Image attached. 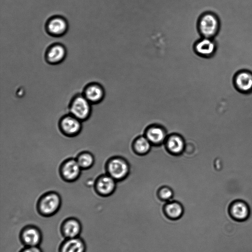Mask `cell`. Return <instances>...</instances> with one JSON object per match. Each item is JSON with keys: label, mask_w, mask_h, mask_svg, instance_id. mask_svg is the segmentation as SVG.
<instances>
[{"label": "cell", "mask_w": 252, "mask_h": 252, "mask_svg": "<svg viewBox=\"0 0 252 252\" xmlns=\"http://www.w3.org/2000/svg\"><path fill=\"white\" fill-rule=\"evenodd\" d=\"M86 246L80 237L65 239L60 244L59 252H85Z\"/></svg>", "instance_id": "2e32d148"}, {"label": "cell", "mask_w": 252, "mask_h": 252, "mask_svg": "<svg viewBox=\"0 0 252 252\" xmlns=\"http://www.w3.org/2000/svg\"><path fill=\"white\" fill-rule=\"evenodd\" d=\"M45 27L48 34L53 36L59 37L66 32L68 30V23L63 17L56 16L48 20Z\"/></svg>", "instance_id": "ba28073f"}, {"label": "cell", "mask_w": 252, "mask_h": 252, "mask_svg": "<svg viewBox=\"0 0 252 252\" xmlns=\"http://www.w3.org/2000/svg\"><path fill=\"white\" fill-rule=\"evenodd\" d=\"M163 211L165 216L171 220H177L184 212L182 204L179 201L171 200L165 203Z\"/></svg>", "instance_id": "d6986e66"}, {"label": "cell", "mask_w": 252, "mask_h": 252, "mask_svg": "<svg viewBox=\"0 0 252 252\" xmlns=\"http://www.w3.org/2000/svg\"><path fill=\"white\" fill-rule=\"evenodd\" d=\"M174 195L172 189L167 186L161 187L158 192V198L165 203L173 200Z\"/></svg>", "instance_id": "7402d4cb"}, {"label": "cell", "mask_w": 252, "mask_h": 252, "mask_svg": "<svg viewBox=\"0 0 252 252\" xmlns=\"http://www.w3.org/2000/svg\"><path fill=\"white\" fill-rule=\"evenodd\" d=\"M152 145L148 138L144 135L138 137L134 141L133 149L138 154L143 155L150 152Z\"/></svg>", "instance_id": "ffe728a7"}, {"label": "cell", "mask_w": 252, "mask_h": 252, "mask_svg": "<svg viewBox=\"0 0 252 252\" xmlns=\"http://www.w3.org/2000/svg\"><path fill=\"white\" fill-rule=\"evenodd\" d=\"M82 94L92 104H95L103 99L105 91L100 84L92 83L86 86Z\"/></svg>", "instance_id": "4fadbf2b"}, {"label": "cell", "mask_w": 252, "mask_h": 252, "mask_svg": "<svg viewBox=\"0 0 252 252\" xmlns=\"http://www.w3.org/2000/svg\"><path fill=\"white\" fill-rule=\"evenodd\" d=\"M82 121L69 114L62 118L60 123L62 131L66 135L74 136L80 131Z\"/></svg>", "instance_id": "7c38bea8"}, {"label": "cell", "mask_w": 252, "mask_h": 252, "mask_svg": "<svg viewBox=\"0 0 252 252\" xmlns=\"http://www.w3.org/2000/svg\"><path fill=\"white\" fill-rule=\"evenodd\" d=\"M66 55L65 47L60 43H55L51 45L46 50L45 59L49 64H56L63 62Z\"/></svg>", "instance_id": "9a60e30c"}, {"label": "cell", "mask_w": 252, "mask_h": 252, "mask_svg": "<svg viewBox=\"0 0 252 252\" xmlns=\"http://www.w3.org/2000/svg\"><path fill=\"white\" fill-rule=\"evenodd\" d=\"M62 205V200L60 194L51 191L42 195L37 200L35 206L41 216L49 217L56 214Z\"/></svg>", "instance_id": "7a4b0ae2"}, {"label": "cell", "mask_w": 252, "mask_h": 252, "mask_svg": "<svg viewBox=\"0 0 252 252\" xmlns=\"http://www.w3.org/2000/svg\"><path fill=\"white\" fill-rule=\"evenodd\" d=\"M229 211L231 216L238 221L247 220L250 214L249 206L242 200L233 201L229 206Z\"/></svg>", "instance_id": "5bb4252c"}, {"label": "cell", "mask_w": 252, "mask_h": 252, "mask_svg": "<svg viewBox=\"0 0 252 252\" xmlns=\"http://www.w3.org/2000/svg\"><path fill=\"white\" fill-rule=\"evenodd\" d=\"M197 28L202 37L214 38L220 32L221 22L217 14L207 11L202 14L198 18Z\"/></svg>", "instance_id": "6da1fadb"}, {"label": "cell", "mask_w": 252, "mask_h": 252, "mask_svg": "<svg viewBox=\"0 0 252 252\" xmlns=\"http://www.w3.org/2000/svg\"><path fill=\"white\" fill-rule=\"evenodd\" d=\"M167 150L171 154L178 155L182 154L185 148V142L180 135L172 134L167 136L164 143Z\"/></svg>", "instance_id": "ac0fdd59"}, {"label": "cell", "mask_w": 252, "mask_h": 252, "mask_svg": "<svg viewBox=\"0 0 252 252\" xmlns=\"http://www.w3.org/2000/svg\"><path fill=\"white\" fill-rule=\"evenodd\" d=\"M19 252H42L39 246L36 247H25Z\"/></svg>", "instance_id": "603a6c76"}, {"label": "cell", "mask_w": 252, "mask_h": 252, "mask_svg": "<svg viewBox=\"0 0 252 252\" xmlns=\"http://www.w3.org/2000/svg\"><path fill=\"white\" fill-rule=\"evenodd\" d=\"M60 230L65 239L75 238L79 237L82 231V225L78 219L69 217L63 221Z\"/></svg>", "instance_id": "9c48e42d"}, {"label": "cell", "mask_w": 252, "mask_h": 252, "mask_svg": "<svg viewBox=\"0 0 252 252\" xmlns=\"http://www.w3.org/2000/svg\"><path fill=\"white\" fill-rule=\"evenodd\" d=\"M21 242L25 247H36L41 243L42 234L40 229L34 225L24 226L20 232Z\"/></svg>", "instance_id": "5b68a950"}, {"label": "cell", "mask_w": 252, "mask_h": 252, "mask_svg": "<svg viewBox=\"0 0 252 252\" xmlns=\"http://www.w3.org/2000/svg\"><path fill=\"white\" fill-rule=\"evenodd\" d=\"M76 159L82 169L90 168L94 161V158L93 155L88 152L81 153L78 156Z\"/></svg>", "instance_id": "44dd1931"}, {"label": "cell", "mask_w": 252, "mask_h": 252, "mask_svg": "<svg viewBox=\"0 0 252 252\" xmlns=\"http://www.w3.org/2000/svg\"><path fill=\"white\" fill-rule=\"evenodd\" d=\"M107 174L116 181H121L126 178L129 172V166L127 161L120 157L110 159L107 164Z\"/></svg>", "instance_id": "277c9868"}, {"label": "cell", "mask_w": 252, "mask_h": 252, "mask_svg": "<svg viewBox=\"0 0 252 252\" xmlns=\"http://www.w3.org/2000/svg\"><path fill=\"white\" fill-rule=\"evenodd\" d=\"M116 182L114 179L108 174L102 175L96 181L95 189L96 192L100 196H108L115 191Z\"/></svg>", "instance_id": "8fae6325"}, {"label": "cell", "mask_w": 252, "mask_h": 252, "mask_svg": "<svg viewBox=\"0 0 252 252\" xmlns=\"http://www.w3.org/2000/svg\"><path fill=\"white\" fill-rule=\"evenodd\" d=\"M193 49L198 56L209 59L213 57L217 53V43L214 38L202 37L194 43Z\"/></svg>", "instance_id": "52a82bcc"}, {"label": "cell", "mask_w": 252, "mask_h": 252, "mask_svg": "<svg viewBox=\"0 0 252 252\" xmlns=\"http://www.w3.org/2000/svg\"><path fill=\"white\" fill-rule=\"evenodd\" d=\"M82 169L76 159L70 158L62 164L60 171L65 180L72 182L79 177Z\"/></svg>", "instance_id": "30bf717a"}, {"label": "cell", "mask_w": 252, "mask_h": 252, "mask_svg": "<svg viewBox=\"0 0 252 252\" xmlns=\"http://www.w3.org/2000/svg\"><path fill=\"white\" fill-rule=\"evenodd\" d=\"M92 111V103L83 95L79 93L72 98L70 106V114L81 121L90 116Z\"/></svg>", "instance_id": "3957f363"}, {"label": "cell", "mask_w": 252, "mask_h": 252, "mask_svg": "<svg viewBox=\"0 0 252 252\" xmlns=\"http://www.w3.org/2000/svg\"><path fill=\"white\" fill-rule=\"evenodd\" d=\"M233 86L240 93L247 94L252 92V71L247 69H240L234 75Z\"/></svg>", "instance_id": "8992f818"}, {"label": "cell", "mask_w": 252, "mask_h": 252, "mask_svg": "<svg viewBox=\"0 0 252 252\" xmlns=\"http://www.w3.org/2000/svg\"><path fill=\"white\" fill-rule=\"evenodd\" d=\"M145 136L154 145H160L164 143L168 136L165 130L158 125L150 126L147 129Z\"/></svg>", "instance_id": "e0dca14e"}]
</instances>
